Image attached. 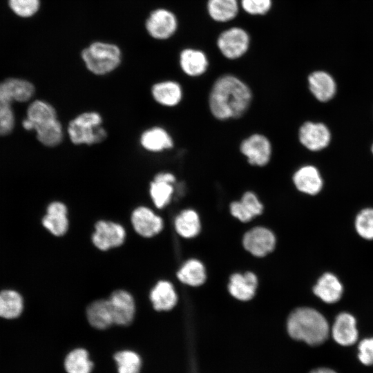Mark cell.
Masks as SVG:
<instances>
[{
  "label": "cell",
  "instance_id": "cell-2",
  "mask_svg": "<svg viewBox=\"0 0 373 373\" xmlns=\"http://www.w3.org/2000/svg\"><path fill=\"white\" fill-rule=\"evenodd\" d=\"M287 330L294 339L318 345L327 338L329 325L321 313L312 308L302 307L294 310L289 316Z\"/></svg>",
  "mask_w": 373,
  "mask_h": 373
},
{
  "label": "cell",
  "instance_id": "cell-28",
  "mask_svg": "<svg viewBox=\"0 0 373 373\" xmlns=\"http://www.w3.org/2000/svg\"><path fill=\"white\" fill-rule=\"evenodd\" d=\"M27 118L32 123L34 130L36 125L57 119L58 115L52 104L44 100L37 99L28 106Z\"/></svg>",
  "mask_w": 373,
  "mask_h": 373
},
{
  "label": "cell",
  "instance_id": "cell-12",
  "mask_svg": "<svg viewBox=\"0 0 373 373\" xmlns=\"http://www.w3.org/2000/svg\"><path fill=\"white\" fill-rule=\"evenodd\" d=\"M131 222L136 232L146 238L157 234L163 227L162 218L151 209L144 206L133 210Z\"/></svg>",
  "mask_w": 373,
  "mask_h": 373
},
{
  "label": "cell",
  "instance_id": "cell-4",
  "mask_svg": "<svg viewBox=\"0 0 373 373\" xmlns=\"http://www.w3.org/2000/svg\"><path fill=\"white\" fill-rule=\"evenodd\" d=\"M81 57L89 72L103 76L118 68L122 61V52L115 44L95 41L82 50Z\"/></svg>",
  "mask_w": 373,
  "mask_h": 373
},
{
  "label": "cell",
  "instance_id": "cell-3",
  "mask_svg": "<svg viewBox=\"0 0 373 373\" xmlns=\"http://www.w3.org/2000/svg\"><path fill=\"white\" fill-rule=\"evenodd\" d=\"M66 133L74 145L92 146L104 141L108 133L103 126L102 115L95 111L82 112L70 119Z\"/></svg>",
  "mask_w": 373,
  "mask_h": 373
},
{
  "label": "cell",
  "instance_id": "cell-23",
  "mask_svg": "<svg viewBox=\"0 0 373 373\" xmlns=\"http://www.w3.org/2000/svg\"><path fill=\"white\" fill-rule=\"evenodd\" d=\"M86 316L90 325L96 329H106L114 324L108 300H97L90 303Z\"/></svg>",
  "mask_w": 373,
  "mask_h": 373
},
{
  "label": "cell",
  "instance_id": "cell-22",
  "mask_svg": "<svg viewBox=\"0 0 373 373\" xmlns=\"http://www.w3.org/2000/svg\"><path fill=\"white\" fill-rule=\"evenodd\" d=\"M34 130L39 142L48 147L59 145L63 142L66 132L59 118L36 125Z\"/></svg>",
  "mask_w": 373,
  "mask_h": 373
},
{
  "label": "cell",
  "instance_id": "cell-16",
  "mask_svg": "<svg viewBox=\"0 0 373 373\" xmlns=\"http://www.w3.org/2000/svg\"><path fill=\"white\" fill-rule=\"evenodd\" d=\"M42 223L53 235L57 236L64 235L68 228L67 207L65 204L59 201L49 204Z\"/></svg>",
  "mask_w": 373,
  "mask_h": 373
},
{
  "label": "cell",
  "instance_id": "cell-13",
  "mask_svg": "<svg viewBox=\"0 0 373 373\" xmlns=\"http://www.w3.org/2000/svg\"><path fill=\"white\" fill-rule=\"evenodd\" d=\"M243 245L254 256H264L274 249L275 238L267 229L256 227L245 233Z\"/></svg>",
  "mask_w": 373,
  "mask_h": 373
},
{
  "label": "cell",
  "instance_id": "cell-31",
  "mask_svg": "<svg viewBox=\"0 0 373 373\" xmlns=\"http://www.w3.org/2000/svg\"><path fill=\"white\" fill-rule=\"evenodd\" d=\"M12 100L19 102H27L35 94V86L28 81L9 78L2 82Z\"/></svg>",
  "mask_w": 373,
  "mask_h": 373
},
{
  "label": "cell",
  "instance_id": "cell-7",
  "mask_svg": "<svg viewBox=\"0 0 373 373\" xmlns=\"http://www.w3.org/2000/svg\"><path fill=\"white\" fill-rule=\"evenodd\" d=\"M177 27L175 15L164 8L152 11L146 21L148 33L156 39H169L175 33Z\"/></svg>",
  "mask_w": 373,
  "mask_h": 373
},
{
  "label": "cell",
  "instance_id": "cell-11",
  "mask_svg": "<svg viewBox=\"0 0 373 373\" xmlns=\"http://www.w3.org/2000/svg\"><path fill=\"white\" fill-rule=\"evenodd\" d=\"M141 147L147 152L157 153L174 146L173 137L162 126H153L142 132L139 137Z\"/></svg>",
  "mask_w": 373,
  "mask_h": 373
},
{
  "label": "cell",
  "instance_id": "cell-9",
  "mask_svg": "<svg viewBox=\"0 0 373 373\" xmlns=\"http://www.w3.org/2000/svg\"><path fill=\"white\" fill-rule=\"evenodd\" d=\"M298 139L306 149L317 151L328 146L330 133L323 123L306 122L299 128Z\"/></svg>",
  "mask_w": 373,
  "mask_h": 373
},
{
  "label": "cell",
  "instance_id": "cell-27",
  "mask_svg": "<svg viewBox=\"0 0 373 373\" xmlns=\"http://www.w3.org/2000/svg\"><path fill=\"white\" fill-rule=\"evenodd\" d=\"M64 365L67 373H90L93 367L88 352L83 348L70 351L65 357Z\"/></svg>",
  "mask_w": 373,
  "mask_h": 373
},
{
  "label": "cell",
  "instance_id": "cell-35",
  "mask_svg": "<svg viewBox=\"0 0 373 373\" xmlns=\"http://www.w3.org/2000/svg\"><path fill=\"white\" fill-rule=\"evenodd\" d=\"M355 227L358 233L363 238L373 239V209H363L356 216Z\"/></svg>",
  "mask_w": 373,
  "mask_h": 373
},
{
  "label": "cell",
  "instance_id": "cell-32",
  "mask_svg": "<svg viewBox=\"0 0 373 373\" xmlns=\"http://www.w3.org/2000/svg\"><path fill=\"white\" fill-rule=\"evenodd\" d=\"M175 226L177 232L184 238L196 236L200 229L198 216L191 209L182 211L175 218Z\"/></svg>",
  "mask_w": 373,
  "mask_h": 373
},
{
  "label": "cell",
  "instance_id": "cell-26",
  "mask_svg": "<svg viewBox=\"0 0 373 373\" xmlns=\"http://www.w3.org/2000/svg\"><path fill=\"white\" fill-rule=\"evenodd\" d=\"M238 6V0H209L207 10L214 21L226 22L236 17Z\"/></svg>",
  "mask_w": 373,
  "mask_h": 373
},
{
  "label": "cell",
  "instance_id": "cell-29",
  "mask_svg": "<svg viewBox=\"0 0 373 373\" xmlns=\"http://www.w3.org/2000/svg\"><path fill=\"white\" fill-rule=\"evenodd\" d=\"M23 310V299L13 290L0 292V317L12 319L18 317Z\"/></svg>",
  "mask_w": 373,
  "mask_h": 373
},
{
  "label": "cell",
  "instance_id": "cell-5",
  "mask_svg": "<svg viewBox=\"0 0 373 373\" xmlns=\"http://www.w3.org/2000/svg\"><path fill=\"white\" fill-rule=\"evenodd\" d=\"M249 42L250 38L246 30L239 27H232L220 35L217 45L225 57L236 59L245 54Z\"/></svg>",
  "mask_w": 373,
  "mask_h": 373
},
{
  "label": "cell",
  "instance_id": "cell-17",
  "mask_svg": "<svg viewBox=\"0 0 373 373\" xmlns=\"http://www.w3.org/2000/svg\"><path fill=\"white\" fill-rule=\"evenodd\" d=\"M333 338L343 346L354 344L358 338L354 317L348 313H341L337 316L332 329Z\"/></svg>",
  "mask_w": 373,
  "mask_h": 373
},
{
  "label": "cell",
  "instance_id": "cell-21",
  "mask_svg": "<svg viewBox=\"0 0 373 373\" xmlns=\"http://www.w3.org/2000/svg\"><path fill=\"white\" fill-rule=\"evenodd\" d=\"M256 276L251 272L245 274H236L231 276L229 290L235 298L247 300L253 298L257 287Z\"/></svg>",
  "mask_w": 373,
  "mask_h": 373
},
{
  "label": "cell",
  "instance_id": "cell-30",
  "mask_svg": "<svg viewBox=\"0 0 373 373\" xmlns=\"http://www.w3.org/2000/svg\"><path fill=\"white\" fill-rule=\"evenodd\" d=\"M173 192V183L155 177L150 182L149 194L153 204L158 209H162L169 203Z\"/></svg>",
  "mask_w": 373,
  "mask_h": 373
},
{
  "label": "cell",
  "instance_id": "cell-24",
  "mask_svg": "<svg viewBox=\"0 0 373 373\" xmlns=\"http://www.w3.org/2000/svg\"><path fill=\"white\" fill-rule=\"evenodd\" d=\"M314 294L327 303H334L340 300L343 286L332 274L326 273L318 280L314 287Z\"/></svg>",
  "mask_w": 373,
  "mask_h": 373
},
{
  "label": "cell",
  "instance_id": "cell-8",
  "mask_svg": "<svg viewBox=\"0 0 373 373\" xmlns=\"http://www.w3.org/2000/svg\"><path fill=\"white\" fill-rule=\"evenodd\" d=\"M92 240L96 247L105 251L121 245L125 239L126 232L119 224L100 220L95 227Z\"/></svg>",
  "mask_w": 373,
  "mask_h": 373
},
{
  "label": "cell",
  "instance_id": "cell-20",
  "mask_svg": "<svg viewBox=\"0 0 373 373\" xmlns=\"http://www.w3.org/2000/svg\"><path fill=\"white\" fill-rule=\"evenodd\" d=\"M263 207L258 198L251 191L245 193L240 201L230 204L231 214L242 222H247L260 214Z\"/></svg>",
  "mask_w": 373,
  "mask_h": 373
},
{
  "label": "cell",
  "instance_id": "cell-15",
  "mask_svg": "<svg viewBox=\"0 0 373 373\" xmlns=\"http://www.w3.org/2000/svg\"><path fill=\"white\" fill-rule=\"evenodd\" d=\"M292 180L298 190L309 195L319 193L323 184L318 170L312 165L300 167L294 172Z\"/></svg>",
  "mask_w": 373,
  "mask_h": 373
},
{
  "label": "cell",
  "instance_id": "cell-40",
  "mask_svg": "<svg viewBox=\"0 0 373 373\" xmlns=\"http://www.w3.org/2000/svg\"><path fill=\"white\" fill-rule=\"evenodd\" d=\"M311 373H336L334 370L328 368H318L313 370Z\"/></svg>",
  "mask_w": 373,
  "mask_h": 373
},
{
  "label": "cell",
  "instance_id": "cell-41",
  "mask_svg": "<svg viewBox=\"0 0 373 373\" xmlns=\"http://www.w3.org/2000/svg\"><path fill=\"white\" fill-rule=\"evenodd\" d=\"M372 153H373V145H372Z\"/></svg>",
  "mask_w": 373,
  "mask_h": 373
},
{
  "label": "cell",
  "instance_id": "cell-25",
  "mask_svg": "<svg viewBox=\"0 0 373 373\" xmlns=\"http://www.w3.org/2000/svg\"><path fill=\"white\" fill-rule=\"evenodd\" d=\"M150 298L157 311H168L176 304L177 295L172 284L168 281H160L153 288Z\"/></svg>",
  "mask_w": 373,
  "mask_h": 373
},
{
  "label": "cell",
  "instance_id": "cell-14",
  "mask_svg": "<svg viewBox=\"0 0 373 373\" xmlns=\"http://www.w3.org/2000/svg\"><path fill=\"white\" fill-rule=\"evenodd\" d=\"M151 95L153 99L159 105L174 107L180 103L183 91L178 82L173 80H164L152 85Z\"/></svg>",
  "mask_w": 373,
  "mask_h": 373
},
{
  "label": "cell",
  "instance_id": "cell-36",
  "mask_svg": "<svg viewBox=\"0 0 373 373\" xmlns=\"http://www.w3.org/2000/svg\"><path fill=\"white\" fill-rule=\"evenodd\" d=\"M8 3L12 10L22 17L34 15L40 6L39 0H8Z\"/></svg>",
  "mask_w": 373,
  "mask_h": 373
},
{
  "label": "cell",
  "instance_id": "cell-18",
  "mask_svg": "<svg viewBox=\"0 0 373 373\" xmlns=\"http://www.w3.org/2000/svg\"><path fill=\"white\" fill-rule=\"evenodd\" d=\"M309 88L320 102L331 99L336 93V83L332 77L324 71H315L308 77Z\"/></svg>",
  "mask_w": 373,
  "mask_h": 373
},
{
  "label": "cell",
  "instance_id": "cell-33",
  "mask_svg": "<svg viewBox=\"0 0 373 373\" xmlns=\"http://www.w3.org/2000/svg\"><path fill=\"white\" fill-rule=\"evenodd\" d=\"M177 276L180 281L191 286L202 285L206 278L204 268L197 260H188L179 270Z\"/></svg>",
  "mask_w": 373,
  "mask_h": 373
},
{
  "label": "cell",
  "instance_id": "cell-6",
  "mask_svg": "<svg viewBox=\"0 0 373 373\" xmlns=\"http://www.w3.org/2000/svg\"><path fill=\"white\" fill-rule=\"evenodd\" d=\"M240 151L251 165L264 166L270 161L272 148L266 136L254 133L242 141Z\"/></svg>",
  "mask_w": 373,
  "mask_h": 373
},
{
  "label": "cell",
  "instance_id": "cell-38",
  "mask_svg": "<svg viewBox=\"0 0 373 373\" xmlns=\"http://www.w3.org/2000/svg\"><path fill=\"white\" fill-rule=\"evenodd\" d=\"M15 125V116L11 105L0 104V135L12 131Z\"/></svg>",
  "mask_w": 373,
  "mask_h": 373
},
{
  "label": "cell",
  "instance_id": "cell-37",
  "mask_svg": "<svg viewBox=\"0 0 373 373\" xmlns=\"http://www.w3.org/2000/svg\"><path fill=\"white\" fill-rule=\"evenodd\" d=\"M243 10L252 15L267 13L271 7V0H241Z\"/></svg>",
  "mask_w": 373,
  "mask_h": 373
},
{
  "label": "cell",
  "instance_id": "cell-39",
  "mask_svg": "<svg viewBox=\"0 0 373 373\" xmlns=\"http://www.w3.org/2000/svg\"><path fill=\"white\" fill-rule=\"evenodd\" d=\"M358 357L366 365H373V338H365L358 345Z\"/></svg>",
  "mask_w": 373,
  "mask_h": 373
},
{
  "label": "cell",
  "instance_id": "cell-10",
  "mask_svg": "<svg viewBox=\"0 0 373 373\" xmlns=\"http://www.w3.org/2000/svg\"><path fill=\"white\" fill-rule=\"evenodd\" d=\"M108 301L111 305L114 324L128 325L133 320L135 305L133 296L124 290L112 293Z\"/></svg>",
  "mask_w": 373,
  "mask_h": 373
},
{
  "label": "cell",
  "instance_id": "cell-34",
  "mask_svg": "<svg viewBox=\"0 0 373 373\" xmlns=\"http://www.w3.org/2000/svg\"><path fill=\"white\" fill-rule=\"evenodd\" d=\"M117 373H140L142 359L140 355L132 350H122L114 355Z\"/></svg>",
  "mask_w": 373,
  "mask_h": 373
},
{
  "label": "cell",
  "instance_id": "cell-1",
  "mask_svg": "<svg viewBox=\"0 0 373 373\" xmlns=\"http://www.w3.org/2000/svg\"><path fill=\"white\" fill-rule=\"evenodd\" d=\"M251 99V90L244 82L234 75H224L212 86L209 107L217 119H236L246 113Z\"/></svg>",
  "mask_w": 373,
  "mask_h": 373
},
{
  "label": "cell",
  "instance_id": "cell-19",
  "mask_svg": "<svg viewBox=\"0 0 373 373\" xmlns=\"http://www.w3.org/2000/svg\"><path fill=\"white\" fill-rule=\"evenodd\" d=\"M180 66L182 70L188 76L198 77L207 71L209 61L202 51L186 48L180 52Z\"/></svg>",
  "mask_w": 373,
  "mask_h": 373
}]
</instances>
